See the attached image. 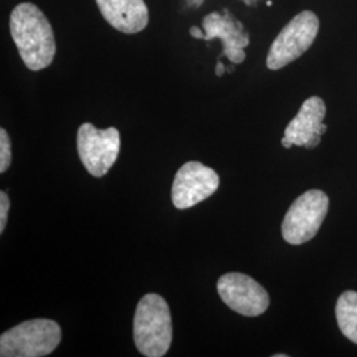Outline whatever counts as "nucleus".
<instances>
[{
    "instance_id": "obj_1",
    "label": "nucleus",
    "mask_w": 357,
    "mask_h": 357,
    "mask_svg": "<svg viewBox=\"0 0 357 357\" xmlns=\"http://www.w3.org/2000/svg\"><path fill=\"white\" fill-rule=\"evenodd\" d=\"M10 31L19 54L31 70H41L52 64L56 40L51 23L33 3L17 4L10 16Z\"/></svg>"
},
{
    "instance_id": "obj_2",
    "label": "nucleus",
    "mask_w": 357,
    "mask_h": 357,
    "mask_svg": "<svg viewBox=\"0 0 357 357\" xmlns=\"http://www.w3.org/2000/svg\"><path fill=\"white\" fill-rule=\"evenodd\" d=\"M134 342L143 356L162 357L172 343V319L163 296L147 294L134 317Z\"/></svg>"
},
{
    "instance_id": "obj_3",
    "label": "nucleus",
    "mask_w": 357,
    "mask_h": 357,
    "mask_svg": "<svg viewBox=\"0 0 357 357\" xmlns=\"http://www.w3.org/2000/svg\"><path fill=\"white\" fill-rule=\"evenodd\" d=\"M61 342L60 326L50 319L26 320L0 336V356L41 357Z\"/></svg>"
},
{
    "instance_id": "obj_4",
    "label": "nucleus",
    "mask_w": 357,
    "mask_h": 357,
    "mask_svg": "<svg viewBox=\"0 0 357 357\" xmlns=\"http://www.w3.org/2000/svg\"><path fill=\"white\" fill-rule=\"evenodd\" d=\"M328 196L320 190H311L294 202L282 222V236L286 243L302 245L312 240L327 216Z\"/></svg>"
},
{
    "instance_id": "obj_5",
    "label": "nucleus",
    "mask_w": 357,
    "mask_h": 357,
    "mask_svg": "<svg viewBox=\"0 0 357 357\" xmlns=\"http://www.w3.org/2000/svg\"><path fill=\"white\" fill-rule=\"evenodd\" d=\"M319 31V19L312 11L298 13L280 32L268 51L270 70H278L299 59L314 44Z\"/></svg>"
},
{
    "instance_id": "obj_6",
    "label": "nucleus",
    "mask_w": 357,
    "mask_h": 357,
    "mask_svg": "<svg viewBox=\"0 0 357 357\" xmlns=\"http://www.w3.org/2000/svg\"><path fill=\"white\" fill-rule=\"evenodd\" d=\"M79 159L90 175L102 178L114 166L121 151V135L115 128L100 130L86 122L77 132Z\"/></svg>"
},
{
    "instance_id": "obj_7",
    "label": "nucleus",
    "mask_w": 357,
    "mask_h": 357,
    "mask_svg": "<svg viewBox=\"0 0 357 357\" xmlns=\"http://www.w3.org/2000/svg\"><path fill=\"white\" fill-rule=\"evenodd\" d=\"M217 291L230 310L243 317H259L270 305L268 291L243 273L224 274L217 282Z\"/></svg>"
},
{
    "instance_id": "obj_8",
    "label": "nucleus",
    "mask_w": 357,
    "mask_h": 357,
    "mask_svg": "<svg viewBox=\"0 0 357 357\" xmlns=\"http://www.w3.org/2000/svg\"><path fill=\"white\" fill-rule=\"evenodd\" d=\"M202 32L197 26H191L190 33L192 38H203L211 41L213 38H220L222 43L221 56L228 57L230 63L241 64L246 54L245 48L250 44V36L245 31L243 23L237 20L228 10H224V15L212 13L203 19Z\"/></svg>"
},
{
    "instance_id": "obj_9",
    "label": "nucleus",
    "mask_w": 357,
    "mask_h": 357,
    "mask_svg": "<svg viewBox=\"0 0 357 357\" xmlns=\"http://www.w3.org/2000/svg\"><path fill=\"white\" fill-rule=\"evenodd\" d=\"M220 187L216 171L200 162L181 167L172 184V203L178 209H188L211 197Z\"/></svg>"
},
{
    "instance_id": "obj_10",
    "label": "nucleus",
    "mask_w": 357,
    "mask_h": 357,
    "mask_svg": "<svg viewBox=\"0 0 357 357\" xmlns=\"http://www.w3.org/2000/svg\"><path fill=\"white\" fill-rule=\"evenodd\" d=\"M324 116V101L317 96L307 98L284 130L282 146L284 149H291L293 146L315 149L320 143L321 135L327 131V126L323 123Z\"/></svg>"
},
{
    "instance_id": "obj_11",
    "label": "nucleus",
    "mask_w": 357,
    "mask_h": 357,
    "mask_svg": "<svg viewBox=\"0 0 357 357\" xmlns=\"http://www.w3.org/2000/svg\"><path fill=\"white\" fill-rule=\"evenodd\" d=\"M105 20L116 31L135 35L149 24L144 0H96Z\"/></svg>"
},
{
    "instance_id": "obj_12",
    "label": "nucleus",
    "mask_w": 357,
    "mask_h": 357,
    "mask_svg": "<svg viewBox=\"0 0 357 357\" xmlns=\"http://www.w3.org/2000/svg\"><path fill=\"white\" fill-rule=\"evenodd\" d=\"M336 319L342 333L357 344V293L345 291L336 305Z\"/></svg>"
},
{
    "instance_id": "obj_13",
    "label": "nucleus",
    "mask_w": 357,
    "mask_h": 357,
    "mask_svg": "<svg viewBox=\"0 0 357 357\" xmlns=\"http://www.w3.org/2000/svg\"><path fill=\"white\" fill-rule=\"evenodd\" d=\"M11 141L6 128H0V172L4 174L11 165Z\"/></svg>"
},
{
    "instance_id": "obj_14",
    "label": "nucleus",
    "mask_w": 357,
    "mask_h": 357,
    "mask_svg": "<svg viewBox=\"0 0 357 357\" xmlns=\"http://www.w3.org/2000/svg\"><path fill=\"white\" fill-rule=\"evenodd\" d=\"M8 211H10L8 195L4 191H1L0 192V233H3L6 229Z\"/></svg>"
},
{
    "instance_id": "obj_15",
    "label": "nucleus",
    "mask_w": 357,
    "mask_h": 357,
    "mask_svg": "<svg viewBox=\"0 0 357 357\" xmlns=\"http://www.w3.org/2000/svg\"><path fill=\"white\" fill-rule=\"evenodd\" d=\"M184 1L187 3L188 7H196V8L204 3V0H184Z\"/></svg>"
},
{
    "instance_id": "obj_16",
    "label": "nucleus",
    "mask_w": 357,
    "mask_h": 357,
    "mask_svg": "<svg viewBox=\"0 0 357 357\" xmlns=\"http://www.w3.org/2000/svg\"><path fill=\"white\" fill-rule=\"evenodd\" d=\"M225 70H227V68L224 66V64L222 63H218L216 66V75L218 77L222 76L224 73H225Z\"/></svg>"
},
{
    "instance_id": "obj_17",
    "label": "nucleus",
    "mask_w": 357,
    "mask_h": 357,
    "mask_svg": "<svg viewBox=\"0 0 357 357\" xmlns=\"http://www.w3.org/2000/svg\"><path fill=\"white\" fill-rule=\"evenodd\" d=\"M243 3H245L246 6H249V7H253V6H255V4L258 3V0H243Z\"/></svg>"
},
{
    "instance_id": "obj_18",
    "label": "nucleus",
    "mask_w": 357,
    "mask_h": 357,
    "mask_svg": "<svg viewBox=\"0 0 357 357\" xmlns=\"http://www.w3.org/2000/svg\"><path fill=\"white\" fill-rule=\"evenodd\" d=\"M287 355H283V354H280V355H274V357H286Z\"/></svg>"
}]
</instances>
